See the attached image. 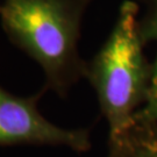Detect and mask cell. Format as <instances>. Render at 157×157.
Wrapping results in <instances>:
<instances>
[{"label": "cell", "instance_id": "5", "mask_svg": "<svg viewBox=\"0 0 157 157\" xmlns=\"http://www.w3.org/2000/svg\"><path fill=\"white\" fill-rule=\"evenodd\" d=\"M144 7L140 13V29L146 43L155 42L157 45V0H139ZM157 55V48H156Z\"/></svg>", "mask_w": 157, "mask_h": 157}, {"label": "cell", "instance_id": "1", "mask_svg": "<svg viewBox=\"0 0 157 157\" xmlns=\"http://www.w3.org/2000/svg\"><path fill=\"white\" fill-rule=\"evenodd\" d=\"M91 0H2L1 26L8 40L39 64L43 90L65 97L86 76L78 41Z\"/></svg>", "mask_w": 157, "mask_h": 157}, {"label": "cell", "instance_id": "2", "mask_svg": "<svg viewBox=\"0 0 157 157\" xmlns=\"http://www.w3.org/2000/svg\"><path fill=\"white\" fill-rule=\"evenodd\" d=\"M139 17L140 6L124 1L112 33L86 67L108 136L124 130L144 106H157L155 67L143 52Z\"/></svg>", "mask_w": 157, "mask_h": 157}, {"label": "cell", "instance_id": "3", "mask_svg": "<svg viewBox=\"0 0 157 157\" xmlns=\"http://www.w3.org/2000/svg\"><path fill=\"white\" fill-rule=\"evenodd\" d=\"M43 92L19 97L0 86V146H64L89 151L92 144L87 129L58 127L40 113L37 102Z\"/></svg>", "mask_w": 157, "mask_h": 157}, {"label": "cell", "instance_id": "4", "mask_svg": "<svg viewBox=\"0 0 157 157\" xmlns=\"http://www.w3.org/2000/svg\"><path fill=\"white\" fill-rule=\"evenodd\" d=\"M108 157H157V108L144 106L127 128L108 136Z\"/></svg>", "mask_w": 157, "mask_h": 157}]
</instances>
